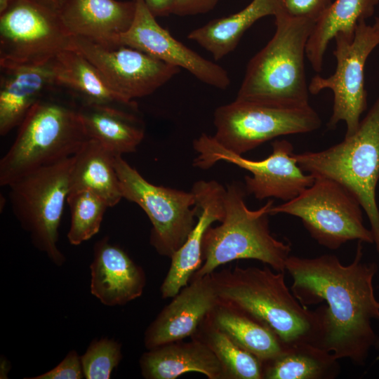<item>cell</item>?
<instances>
[{
  "label": "cell",
  "instance_id": "obj_1",
  "mask_svg": "<svg viewBox=\"0 0 379 379\" xmlns=\"http://www.w3.org/2000/svg\"><path fill=\"white\" fill-rule=\"evenodd\" d=\"M362 243L358 241L349 265L325 254L289 255L285 267L293 279L291 291L303 306L326 303L322 348L358 366L364 365L375 346L372 322L379 321V301L373 285L378 265L363 261Z\"/></svg>",
  "mask_w": 379,
  "mask_h": 379
},
{
  "label": "cell",
  "instance_id": "obj_2",
  "mask_svg": "<svg viewBox=\"0 0 379 379\" xmlns=\"http://www.w3.org/2000/svg\"><path fill=\"white\" fill-rule=\"evenodd\" d=\"M211 274L220 302L262 321L286 345L322 348L326 305L315 310L303 306L288 288L284 272L236 266Z\"/></svg>",
  "mask_w": 379,
  "mask_h": 379
},
{
  "label": "cell",
  "instance_id": "obj_3",
  "mask_svg": "<svg viewBox=\"0 0 379 379\" xmlns=\"http://www.w3.org/2000/svg\"><path fill=\"white\" fill-rule=\"evenodd\" d=\"M80 104L54 86L27 114L15 140L0 161V185L74 156L89 139Z\"/></svg>",
  "mask_w": 379,
  "mask_h": 379
},
{
  "label": "cell",
  "instance_id": "obj_4",
  "mask_svg": "<svg viewBox=\"0 0 379 379\" xmlns=\"http://www.w3.org/2000/svg\"><path fill=\"white\" fill-rule=\"evenodd\" d=\"M272 39L248 62L236 99L279 105L309 103L305 55L315 22L291 16L281 6Z\"/></svg>",
  "mask_w": 379,
  "mask_h": 379
},
{
  "label": "cell",
  "instance_id": "obj_5",
  "mask_svg": "<svg viewBox=\"0 0 379 379\" xmlns=\"http://www.w3.org/2000/svg\"><path fill=\"white\" fill-rule=\"evenodd\" d=\"M225 188L224 218L220 225L206 230L203 262L191 279L209 274L220 265L239 259L257 260L275 271L285 272L291 246L271 233L269 216L273 201L251 210L246 204L248 194L244 185L232 182Z\"/></svg>",
  "mask_w": 379,
  "mask_h": 379
},
{
  "label": "cell",
  "instance_id": "obj_6",
  "mask_svg": "<svg viewBox=\"0 0 379 379\" xmlns=\"http://www.w3.org/2000/svg\"><path fill=\"white\" fill-rule=\"evenodd\" d=\"M294 157L305 172L337 182L356 198L368 219L379 254V97L352 135L326 149L294 153Z\"/></svg>",
  "mask_w": 379,
  "mask_h": 379
},
{
  "label": "cell",
  "instance_id": "obj_7",
  "mask_svg": "<svg viewBox=\"0 0 379 379\" xmlns=\"http://www.w3.org/2000/svg\"><path fill=\"white\" fill-rule=\"evenodd\" d=\"M73 159L72 156L35 169L8 186L11 208L21 227L34 246L57 266L65 262L57 244Z\"/></svg>",
  "mask_w": 379,
  "mask_h": 379
},
{
  "label": "cell",
  "instance_id": "obj_8",
  "mask_svg": "<svg viewBox=\"0 0 379 379\" xmlns=\"http://www.w3.org/2000/svg\"><path fill=\"white\" fill-rule=\"evenodd\" d=\"M284 213L298 218L319 244L331 250L350 241L373 244L371 229L365 227L363 208L343 185L323 177L295 199L272 206L270 214Z\"/></svg>",
  "mask_w": 379,
  "mask_h": 379
},
{
  "label": "cell",
  "instance_id": "obj_9",
  "mask_svg": "<svg viewBox=\"0 0 379 379\" xmlns=\"http://www.w3.org/2000/svg\"><path fill=\"white\" fill-rule=\"evenodd\" d=\"M213 138L224 148L242 155L279 136L313 132L321 119L310 104L279 105L239 100L214 112Z\"/></svg>",
  "mask_w": 379,
  "mask_h": 379
},
{
  "label": "cell",
  "instance_id": "obj_10",
  "mask_svg": "<svg viewBox=\"0 0 379 379\" xmlns=\"http://www.w3.org/2000/svg\"><path fill=\"white\" fill-rule=\"evenodd\" d=\"M73 48L59 7L48 0H14L0 13V65H41Z\"/></svg>",
  "mask_w": 379,
  "mask_h": 379
},
{
  "label": "cell",
  "instance_id": "obj_11",
  "mask_svg": "<svg viewBox=\"0 0 379 379\" xmlns=\"http://www.w3.org/2000/svg\"><path fill=\"white\" fill-rule=\"evenodd\" d=\"M123 198L138 204L150 220L149 242L161 255L171 256L194 228L198 207L194 194L146 180L121 155L114 156Z\"/></svg>",
  "mask_w": 379,
  "mask_h": 379
},
{
  "label": "cell",
  "instance_id": "obj_12",
  "mask_svg": "<svg viewBox=\"0 0 379 379\" xmlns=\"http://www.w3.org/2000/svg\"><path fill=\"white\" fill-rule=\"evenodd\" d=\"M333 39L336 60L334 73L327 77H313L308 88L312 95L324 89L333 92V112L328 127L334 128L340 121H344L347 137L357 131L361 115L367 107L364 68L368 55L379 45V18L372 25H368L366 20H361L353 36L338 33Z\"/></svg>",
  "mask_w": 379,
  "mask_h": 379
},
{
  "label": "cell",
  "instance_id": "obj_13",
  "mask_svg": "<svg viewBox=\"0 0 379 379\" xmlns=\"http://www.w3.org/2000/svg\"><path fill=\"white\" fill-rule=\"evenodd\" d=\"M193 147L198 154L193 163L197 168L208 169L218 161H226L250 172L251 176L244 177V187L248 194L258 200L274 197L284 202L291 201L315 180L300 167L293 146L286 140L272 142V154L259 161L230 152L206 133L194 140Z\"/></svg>",
  "mask_w": 379,
  "mask_h": 379
},
{
  "label": "cell",
  "instance_id": "obj_14",
  "mask_svg": "<svg viewBox=\"0 0 379 379\" xmlns=\"http://www.w3.org/2000/svg\"><path fill=\"white\" fill-rule=\"evenodd\" d=\"M73 48L97 67L111 88L127 103L153 93L180 70L140 50L121 44H102L73 36Z\"/></svg>",
  "mask_w": 379,
  "mask_h": 379
},
{
  "label": "cell",
  "instance_id": "obj_15",
  "mask_svg": "<svg viewBox=\"0 0 379 379\" xmlns=\"http://www.w3.org/2000/svg\"><path fill=\"white\" fill-rule=\"evenodd\" d=\"M135 1V13L129 28L116 40L121 44L140 50L166 63L183 68L201 82L221 90L230 85L223 67L208 60L175 39L162 27L144 0Z\"/></svg>",
  "mask_w": 379,
  "mask_h": 379
},
{
  "label": "cell",
  "instance_id": "obj_16",
  "mask_svg": "<svg viewBox=\"0 0 379 379\" xmlns=\"http://www.w3.org/2000/svg\"><path fill=\"white\" fill-rule=\"evenodd\" d=\"M190 281L147 328L144 343L147 350L193 336L220 303L211 274Z\"/></svg>",
  "mask_w": 379,
  "mask_h": 379
},
{
  "label": "cell",
  "instance_id": "obj_17",
  "mask_svg": "<svg viewBox=\"0 0 379 379\" xmlns=\"http://www.w3.org/2000/svg\"><path fill=\"white\" fill-rule=\"evenodd\" d=\"M191 191L196 197L197 222L183 245L171 256L168 272L160 287L161 298H173L188 284L202 265V245L205 233L215 222L225 216L226 188L215 180H199Z\"/></svg>",
  "mask_w": 379,
  "mask_h": 379
},
{
  "label": "cell",
  "instance_id": "obj_18",
  "mask_svg": "<svg viewBox=\"0 0 379 379\" xmlns=\"http://www.w3.org/2000/svg\"><path fill=\"white\" fill-rule=\"evenodd\" d=\"M90 269L91 292L107 306L123 305L139 298L145 286L142 268L108 237L95 244Z\"/></svg>",
  "mask_w": 379,
  "mask_h": 379
},
{
  "label": "cell",
  "instance_id": "obj_19",
  "mask_svg": "<svg viewBox=\"0 0 379 379\" xmlns=\"http://www.w3.org/2000/svg\"><path fill=\"white\" fill-rule=\"evenodd\" d=\"M59 11L73 36L102 44H117V37L133 20L135 1L63 0Z\"/></svg>",
  "mask_w": 379,
  "mask_h": 379
},
{
  "label": "cell",
  "instance_id": "obj_20",
  "mask_svg": "<svg viewBox=\"0 0 379 379\" xmlns=\"http://www.w3.org/2000/svg\"><path fill=\"white\" fill-rule=\"evenodd\" d=\"M0 135L19 126L53 86L51 61L41 65H0Z\"/></svg>",
  "mask_w": 379,
  "mask_h": 379
},
{
  "label": "cell",
  "instance_id": "obj_21",
  "mask_svg": "<svg viewBox=\"0 0 379 379\" xmlns=\"http://www.w3.org/2000/svg\"><path fill=\"white\" fill-rule=\"evenodd\" d=\"M140 366L147 379H175L190 372L208 379H227L215 354L194 337L190 342L180 340L148 350L140 359Z\"/></svg>",
  "mask_w": 379,
  "mask_h": 379
},
{
  "label": "cell",
  "instance_id": "obj_22",
  "mask_svg": "<svg viewBox=\"0 0 379 379\" xmlns=\"http://www.w3.org/2000/svg\"><path fill=\"white\" fill-rule=\"evenodd\" d=\"M88 137L114 156L133 152L145 136V125L131 105H80Z\"/></svg>",
  "mask_w": 379,
  "mask_h": 379
},
{
  "label": "cell",
  "instance_id": "obj_23",
  "mask_svg": "<svg viewBox=\"0 0 379 379\" xmlns=\"http://www.w3.org/2000/svg\"><path fill=\"white\" fill-rule=\"evenodd\" d=\"M54 86L71 95L80 105H131L108 85L97 67L74 48L65 50L51 61Z\"/></svg>",
  "mask_w": 379,
  "mask_h": 379
},
{
  "label": "cell",
  "instance_id": "obj_24",
  "mask_svg": "<svg viewBox=\"0 0 379 379\" xmlns=\"http://www.w3.org/2000/svg\"><path fill=\"white\" fill-rule=\"evenodd\" d=\"M281 0H253L240 11L227 17L212 20L189 33L187 39L195 41L220 60L238 45L245 32L256 21L274 15Z\"/></svg>",
  "mask_w": 379,
  "mask_h": 379
},
{
  "label": "cell",
  "instance_id": "obj_25",
  "mask_svg": "<svg viewBox=\"0 0 379 379\" xmlns=\"http://www.w3.org/2000/svg\"><path fill=\"white\" fill-rule=\"evenodd\" d=\"M73 157L69 192L89 190L102 197L109 207L123 199L114 155L109 151L89 138Z\"/></svg>",
  "mask_w": 379,
  "mask_h": 379
},
{
  "label": "cell",
  "instance_id": "obj_26",
  "mask_svg": "<svg viewBox=\"0 0 379 379\" xmlns=\"http://www.w3.org/2000/svg\"><path fill=\"white\" fill-rule=\"evenodd\" d=\"M207 318L262 363L277 357L287 346L264 323L231 305L220 302Z\"/></svg>",
  "mask_w": 379,
  "mask_h": 379
},
{
  "label": "cell",
  "instance_id": "obj_27",
  "mask_svg": "<svg viewBox=\"0 0 379 379\" xmlns=\"http://www.w3.org/2000/svg\"><path fill=\"white\" fill-rule=\"evenodd\" d=\"M379 0H335L315 22L307 43L306 56L321 72L329 42L338 33L353 36L357 24L371 17Z\"/></svg>",
  "mask_w": 379,
  "mask_h": 379
},
{
  "label": "cell",
  "instance_id": "obj_28",
  "mask_svg": "<svg viewBox=\"0 0 379 379\" xmlns=\"http://www.w3.org/2000/svg\"><path fill=\"white\" fill-rule=\"evenodd\" d=\"M331 352L308 343L287 345L277 357L262 363L263 379H334L340 372Z\"/></svg>",
  "mask_w": 379,
  "mask_h": 379
},
{
  "label": "cell",
  "instance_id": "obj_29",
  "mask_svg": "<svg viewBox=\"0 0 379 379\" xmlns=\"http://www.w3.org/2000/svg\"><path fill=\"white\" fill-rule=\"evenodd\" d=\"M192 337L201 340L215 354L227 379H263L261 361L214 326L207 317Z\"/></svg>",
  "mask_w": 379,
  "mask_h": 379
},
{
  "label": "cell",
  "instance_id": "obj_30",
  "mask_svg": "<svg viewBox=\"0 0 379 379\" xmlns=\"http://www.w3.org/2000/svg\"><path fill=\"white\" fill-rule=\"evenodd\" d=\"M67 203L71 213L67 239L71 244L77 246L99 232L109 206L102 197L89 190L69 192Z\"/></svg>",
  "mask_w": 379,
  "mask_h": 379
},
{
  "label": "cell",
  "instance_id": "obj_31",
  "mask_svg": "<svg viewBox=\"0 0 379 379\" xmlns=\"http://www.w3.org/2000/svg\"><path fill=\"white\" fill-rule=\"evenodd\" d=\"M121 358V345L119 342L107 338L93 340L81 356L84 377L87 379L110 378Z\"/></svg>",
  "mask_w": 379,
  "mask_h": 379
},
{
  "label": "cell",
  "instance_id": "obj_32",
  "mask_svg": "<svg viewBox=\"0 0 379 379\" xmlns=\"http://www.w3.org/2000/svg\"><path fill=\"white\" fill-rule=\"evenodd\" d=\"M284 11L291 16L316 22L331 6L332 0H281Z\"/></svg>",
  "mask_w": 379,
  "mask_h": 379
},
{
  "label": "cell",
  "instance_id": "obj_33",
  "mask_svg": "<svg viewBox=\"0 0 379 379\" xmlns=\"http://www.w3.org/2000/svg\"><path fill=\"white\" fill-rule=\"evenodd\" d=\"M84 376L81 357L76 350H71L53 369L29 379H81Z\"/></svg>",
  "mask_w": 379,
  "mask_h": 379
},
{
  "label": "cell",
  "instance_id": "obj_34",
  "mask_svg": "<svg viewBox=\"0 0 379 379\" xmlns=\"http://www.w3.org/2000/svg\"><path fill=\"white\" fill-rule=\"evenodd\" d=\"M219 0H175L172 14L179 16L206 13L213 10Z\"/></svg>",
  "mask_w": 379,
  "mask_h": 379
},
{
  "label": "cell",
  "instance_id": "obj_35",
  "mask_svg": "<svg viewBox=\"0 0 379 379\" xmlns=\"http://www.w3.org/2000/svg\"><path fill=\"white\" fill-rule=\"evenodd\" d=\"M149 11L155 17L172 14L175 0H144Z\"/></svg>",
  "mask_w": 379,
  "mask_h": 379
},
{
  "label": "cell",
  "instance_id": "obj_36",
  "mask_svg": "<svg viewBox=\"0 0 379 379\" xmlns=\"http://www.w3.org/2000/svg\"><path fill=\"white\" fill-rule=\"evenodd\" d=\"M11 364L9 361L4 357H1L0 360V378H8V373L11 369Z\"/></svg>",
  "mask_w": 379,
  "mask_h": 379
},
{
  "label": "cell",
  "instance_id": "obj_37",
  "mask_svg": "<svg viewBox=\"0 0 379 379\" xmlns=\"http://www.w3.org/2000/svg\"><path fill=\"white\" fill-rule=\"evenodd\" d=\"M14 0H0V13H3Z\"/></svg>",
  "mask_w": 379,
  "mask_h": 379
},
{
  "label": "cell",
  "instance_id": "obj_38",
  "mask_svg": "<svg viewBox=\"0 0 379 379\" xmlns=\"http://www.w3.org/2000/svg\"><path fill=\"white\" fill-rule=\"evenodd\" d=\"M51 2H52L53 4H54L55 6H57L58 7H60L63 0H48Z\"/></svg>",
  "mask_w": 379,
  "mask_h": 379
},
{
  "label": "cell",
  "instance_id": "obj_39",
  "mask_svg": "<svg viewBox=\"0 0 379 379\" xmlns=\"http://www.w3.org/2000/svg\"><path fill=\"white\" fill-rule=\"evenodd\" d=\"M374 347L379 350V338H377Z\"/></svg>",
  "mask_w": 379,
  "mask_h": 379
},
{
  "label": "cell",
  "instance_id": "obj_40",
  "mask_svg": "<svg viewBox=\"0 0 379 379\" xmlns=\"http://www.w3.org/2000/svg\"></svg>",
  "mask_w": 379,
  "mask_h": 379
}]
</instances>
